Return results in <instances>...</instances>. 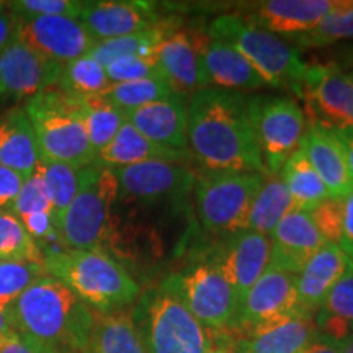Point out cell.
<instances>
[{
	"label": "cell",
	"instance_id": "obj_1",
	"mask_svg": "<svg viewBox=\"0 0 353 353\" xmlns=\"http://www.w3.org/2000/svg\"><path fill=\"white\" fill-rule=\"evenodd\" d=\"M188 148L206 172L267 175L244 94L206 87L187 103Z\"/></svg>",
	"mask_w": 353,
	"mask_h": 353
},
{
	"label": "cell",
	"instance_id": "obj_2",
	"mask_svg": "<svg viewBox=\"0 0 353 353\" xmlns=\"http://www.w3.org/2000/svg\"><path fill=\"white\" fill-rule=\"evenodd\" d=\"M34 353H87L95 311L51 275L30 285L3 312Z\"/></svg>",
	"mask_w": 353,
	"mask_h": 353
},
{
	"label": "cell",
	"instance_id": "obj_3",
	"mask_svg": "<svg viewBox=\"0 0 353 353\" xmlns=\"http://www.w3.org/2000/svg\"><path fill=\"white\" fill-rule=\"evenodd\" d=\"M43 265L97 312L120 311L139 299L138 281L105 250L63 249L44 255Z\"/></svg>",
	"mask_w": 353,
	"mask_h": 353
},
{
	"label": "cell",
	"instance_id": "obj_4",
	"mask_svg": "<svg viewBox=\"0 0 353 353\" xmlns=\"http://www.w3.org/2000/svg\"><path fill=\"white\" fill-rule=\"evenodd\" d=\"M131 314L148 353H205L208 335L183 303L175 273L139 296Z\"/></svg>",
	"mask_w": 353,
	"mask_h": 353
},
{
	"label": "cell",
	"instance_id": "obj_5",
	"mask_svg": "<svg viewBox=\"0 0 353 353\" xmlns=\"http://www.w3.org/2000/svg\"><path fill=\"white\" fill-rule=\"evenodd\" d=\"M25 112L44 161L76 169L95 164L97 154L88 141L79 97L65 94L56 85L26 101Z\"/></svg>",
	"mask_w": 353,
	"mask_h": 353
},
{
	"label": "cell",
	"instance_id": "obj_6",
	"mask_svg": "<svg viewBox=\"0 0 353 353\" xmlns=\"http://www.w3.org/2000/svg\"><path fill=\"white\" fill-rule=\"evenodd\" d=\"M208 37L221 39L237 50L259 74L265 85L303 95V79L307 64L291 46L276 34L260 28L239 15H221L210 25Z\"/></svg>",
	"mask_w": 353,
	"mask_h": 353
},
{
	"label": "cell",
	"instance_id": "obj_7",
	"mask_svg": "<svg viewBox=\"0 0 353 353\" xmlns=\"http://www.w3.org/2000/svg\"><path fill=\"white\" fill-rule=\"evenodd\" d=\"M118 201V182L112 169L85 167L83 182L65 211L59 236L65 249L103 250L113 231V208Z\"/></svg>",
	"mask_w": 353,
	"mask_h": 353
},
{
	"label": "cell",
	"instance_id": "obj_8",
	"mask_svg": "<svg viewBox=\"0 0 353 353\" xmlns=\"http://www.w3.org/2000/svg\"><path fill=\"white\" fill-rule=\"evenodd\" d=\"M263 179L255 172H206L195 179V208L203 228L226 237L245 231Z\"/></svg>",
	"mask_w": 353,
	"mask_h": 353
},
{
	"label": "cell",
	"instance_id": "obj_9",
	"mask_svg": "<svg viewBox=\"0 0 353 353\" xmlns=\"http://www.w3.org/2000/svg\"><path fill=\"white\" fill-rule=\"evenodd\" d=\"M255 139L268 175H278L298 151L307 130L306 114L294 99L255 95L247 99Z\"/></svg>",
	"mask_w": 353,
	"mask_h": 353
},
{
	"label": "cell",
	"instance_id": "obj_10",
	"mask_svg": "<svg viewBox=\"0 0 353 353\" xmlns=\"http://www.w3.org/2000/svg\"><path fill=\"white\" fill-rule=\"evenodd\" d=\"M175 275L183 303L203 327L214 332L232 327L239 301L213 259H203Z\"/></svg>",
	"mask_w": 353,
	"mask_h": 353
},
{
	"label": "cell",
	"instance_id": "obj_11",
	"mask_svg": "<svg viewBox=\"0 0 353 353\" xmlns=\"http://www.w3.org/2000/svg\"><path fill=\"white\" fill-rule=\"evenodd\" d=\"M301 99L309 125L329 131L353 130V83L337 64H307Z\"/></svg>",
	"mask_w": 353,
	"mask_h": 353
},
{
	"label": "cell",
	"instance_id": "obj_12",
	"mask_svg": "<svg viewBox=\"0 0 353 353\" xmlns=\"http://www.w3.org/2000/svg\"><path fill=\"white\" fill-rule=\"evenodd\" d=\"M296 303L298 275L268 265L242 299L229 332L241 337L267 322L296 314Z\"/></svg>",
	"mask_w": 353,
	"mask_h": 353
},
{
	"label": "cell",
	"instance_id": "obj_13",
	"mask_svg": "<svg viewBox=\"0 0 353 353\" xmlns=\"http://www.w3.org/2000/svg\"><path fill=\"white\" fill-rule=\"evenodd\" d=\"M118 198L141 203L179 201L187 198L195 185V174L183 162L149 161L113 169Z\"/></svg>",
	"mask_w": 353,
	"mask_h": 353
},
{
	"label": "cell",
	"instance_id": "obj_14",
	"mask_svg": "<svg viewBox=\"0 0 353 353\" xmlns=\"http://www.w3.org/2000/svg\"><path fill=\"white\" fill-rule=\"evenodd\" d=\"M15 39L63 65L88 54L97 44L85 26L69 17H17Z\"/></svg>",
	"mask_w": 353,
	"mask_h": 353
},
{
	"label": "cell",
	"instance_id": "obj_15",
	"mask_svg": "<svg viewBox=\"0 0 353 353\" xmlns=\"http://www.w3.org/2000/svg\"><path fill=\"white\" fill-rule=\"evenodd\" d=\"M63 68V64L13 39L0 54V99H33L59 83Z\"/></svg>",
	"mask_w": 353,
	"mask_h": 353
},
{
	"label": "cell",
	"instance_id": "obj_16",
	"mask_svg": "<svg viewBox=\"0 0 353 353\" xmlns=\"http://www.w3.org/2000/svg\"><path fill=\"white\" fill-rule=\"evenodd\" d=\"M270 237L254 231H241L228 236V241L213 254L216 265L231 285L239 306L247 291L270 263Z\"/></svg>",
	"mask_w": 353,
	"mask_h": 353
},
{
	"label": "cell",
	"instance_id": "obj_17",
	"mask_svg": "<svg viewBox=\"0 0 353 353\" xmlns=\"http://www.w3.org/2000/svg\"><path fill=\"white\" fill-rule=\"evenodd\" d=\"M77 20L97 43L139 33L162 21L152 3L130 0L83 2Z\"/></svg>",
	"mask_w": 353,
	"mask_h": 353
},
{
	"label": "cell",
	"instance_id": "obj_18",
	"mask_svg": "<svg viewBox=\"0 0 353 353\" xmlns=\"http://www.w3.org/2000/svg\"><path fill=\"white\" fill-rule=\"evenodd\" d=\"M268 237L272 244L268 265L294 275H299L312 255L327 244L322 239L309 213L298 210L286 214Z\"/></svg>",
	"mask_w": 353,
	"mask_h": 353
},
{
	"label": "cell",
	"instance_id": "obj_19",
	"mask_svg": "<svg viewBox=\"0 0 353 353\" xmlns=\"http://www.w3.org/2000/svg\"><path fill=\"white\" fill-rule=\"evenodd\" d=\"M205 39L198 33L172 32L154 52L162 79L183 99L201 88L200 51Z\"/></svg>",
	"mask_w": 353,
	"mask_h": 353
},
{
	"label": "cell",
	"instance_id": "obj_20",
	"mask_svg": "<svg viewBox=\"0 0 353 353\" xmlns=\"http://www.w3.org/2000/svg\"><path fill=\"white\" fill-rule=\"evenodd\" d=\"M350 272L353 260L339 245L325 244L298 275L296 311L314 317L334 286Z\"/></svg>",
	"mask_w": 353,
	"mask_h": 353
},
{
	"label": "cell",
	"instance_id": "obj_21",
	"mask_svg": "<svg viewBox=\"0 0 353 353\" xmlns=\"http://www.w3.org/2000/svg\"><path fill=\"white\" fill-rule=\"evenodd\" d=\"M201 88L252 92L267 87L239 51L221 39L206 37L200 51Z\"/></svg>",
	"mask_w": 353,
	"mask_h": 353
},
{
	"label": "cell",
	"instance_id": "obj_22",
	"mask_svg": "<svg viewBox=\"0 0 353 353\" xmlns=\"http://www.w3.org/2000/svg\"><path fill=\"white\" fill-rule=\"evenodd\" d=\"M125 118L154 144L188 152L187 100L183 97L172 95L165 100L125 112Z\"/></svg>",
	"mask_w": 353,
	"mask_h": 353
},
{
	"label": "cell",
	"instance_id": "obj_23",
	"mask_svg": "<svg viewBox=\"0 0 353 353\" xmlns=\"http://www.w3.org/2000/svg\"><path fill=\"white\" fill-rule=\"evenodd\" d=\"M319 337L312 316L291 314L259 325L236 341L237 353H301Z\"/></svg>",
	"mask_w": 353,
	"mask_h": 353
},
{
	"label": "cell",
	"instance_id": "obj_24",
	"mask_svg": "<svg viewBox=\"0 0 353 353\" xmlns=\"http://www.w3.org/2000/svg\"><path fill=\"white\" fill-rule=\"evenodd\" d=\"M301 149L306 154L309 164L329 190L330 198L343 200L350 195L353 192V176L348 169L345 151L332 131L307 125Z\"/></svg>",
	"mask_w": 353,
	"mask_h": 353
},
{
	"label": "cell",
	"instance_id": "obj_25",
	"mask_svg": "<svg viewBox=\"0 0 353 353\" xmlns=\"http://www.w3.org/2000/svg\"><path fill=\"white\" fill-rule=\"evenodd\" d=\"M332 7L334 0H267L255 3L250 21L276 37L293 39L316 28Z\"/></svg>",
	"mask_w": 353,
	"mask_h": 353
},
{
	"label": "cell",
	"instance_id": "obj_26",
	"mask_svg": "<svg viewBox=\"0 0 353 353\" xmlns=\"http://www.w3.org/2000/svg\"><path fill=\"white\" fill-rule=\"evenodd\" d=\"M39 161L37 136L25 108L17 107L0 114V165L28 179Z\"/></svg>",
	"mask_w": 353,
	"mask_h": 353
},
{
	"label": "cell",
	"instance_id": "obj_27",
	"mask_svg": "<svg viewBox=\"0 0 353 353\" xmlns=\"http://www.w3.org/2000/svg\"><path fill=\"white\" fill-rule=\"evenodd\" d=\"M187 156L188 152H179L154 144L152 141L144 138L131 123L125 121L112 143L97 154L95 164L113 170L149 161L183 162Z\"/></svg>",
	"mask_w": 353,
	"mask_h": 353
},
{
	"label": "cell",
	"instance_id": "obj_28",
	"mask_svg": "<svg viewBox=\"0 0 353 353\" xmlns=\"http://www.w3.org/2000/svg\"><path fill=\"white\" fill-rule=\"evenodd\" d=\"M87 353H148L128 309L97 312Z\"/></svg>",
	"mask_w": 353,
	"mask_h": 353
},
{
	"label": "cell",
	"instance_id": "obj_29",
	"mask_svg": "<svg viewBox=\"0 0 353 353\" xmlns=\"http://www.w3.org/2000/svg\"><path fill=\"white\" fill-rule=\"evenodd\" d=\"M314 322L319 335L335 343L353 334V272L334 286L316 312Z\"/></svg>",
	"mask_w": 353,
	"mask_h": 353
},
{
	"label": "cell",
	"instance_id": "obj_30",
	"mask_svg": "<svg viewBox=\"0 0 353 353\" xmlns=\"http://www.w3.org/2000/svg\"><path fill=\"white\" fill-rule=\"evenodd\" d=\"M281 179H283L286 188H288L294 210L298 211H306V213H309L319 203L330 198L329 190L325 188L321 176L316 174V170L309 164L301 145L285 162L283 169H281Z\"/></svg>",
	"mask_w": 353,
	"mask_h": 353
},
{
	"label": "cell",
	"instance_id": "obj_31",
	"mask_svg": "<svg viewBox=\"0 0 353 353\" xmlns=\"http://www.w3.org/2000/svg\"><path fill=\"white\" fill-rule=\"evenodd\" d=\"M294 210L288 188L278 175H265L263 185L255 196L247 219L245 231L270 236L276 224Z\"/></svg>",
	"mask_w": 353,
	"mask_h": 353
},
{
	"label": "cell",
	"instance_id": "obj_32",
	"mask_svg": "<svg viewBox=\"0 0 353 353\" xmlns=\"http://www.w3.org/2000/svg\"><path fill=\"white\" fill-rule=\"evenodd\" d=\"M172 32H175V23H172L169 20H162L159 25L143 30L139 33L99 41L92 48L88 56L94 57L97 63L103 65V68H107L110 63L120 59V57L154 56L159 44L164 41V38L169 37Z\"/></svg>",
	"mask_w": 353,
	"mask_h": 353
},
{
	"label": "cell",
	"instance_id": "obj_33",
	"mask_svg": "<svg viewBox=\"0 0 353 353\" xmlns=\"http://www.w3.org/2000/svg\"><path fill=\"white\" fill-rule=\"evenodd\" d=\"M81 100L82 120L90 141L92 149L99 154L101 149L112 143L120 128L125 125V113L100 95L79 97Z\"/></svg>",
	"mask_w": 353,
	"mask_h": 353
},
{
	"label": "cell",
	"instance_id": "obj_34",
	"mask_svg": "<svg viewBox=\"0 0 353 353\" xmlns=\"http://www.w3.org/2000/svg\"><path fill=\"white\" fill-rule=\"evenodd\" d=\"M43 172L44 182H46L48 192H50L51 203H52V218L57 232H59L61 224H63L65 211L72 205L74 198L77 196L79 190L83 182V169H76L68 164H61V162H51L41 159L38 164Z\"/></svg>",
	"mask_w": 353,
	"mask_h": 353
},
{
	"label": "cell",
	"instance_id": "obj_35",
	"mask_svg": "<svg viewBox=\"0 0 353 353\" xmlns=\"http://www.w3.org/2000/svg\"><path fill=\"white\" fill-rule=\"evenodd\" d=\"M99 95L125 113L144 107V105L154 103V101L165 100L176 94H174V90L164 79L156 77L134 82L112 83L107 90H103Z\"/></svg>",
	"mask_w": 353,
	"mask_h": 353
},
{
	"label": "cell",
	"instance_id": "obj_36",
	"mask_svg": "<svg viewBox=\"0 0 353 353\" xmlns=\"http://www.w3.org/2000/svg\"><path fill=\"white\" fill-rule=\"evenodd\" d=\"M342 39H353V0H334V7L311 32L291 41L298 48H322Z\"/></svg>",
	"mask_w": 353,
	"mask_h": 353
},
{
	"label": "cell",
	"instance_id": "obj_37",
	"mask_svg": "<svg viewBox=\"0 0 353 353\" xmlns=\"http://www.w3.org/2000/svg\"><path fill=\"white\" fill-rule=\"evenodd\" d=\"M43 252L20 219L0 210V262L43 263Z\"/></svg>",
	"mask_w": 353,
	"mask_h": 353
},
{
	"label": "cell",
	"instance_id": "obj_38",
	"mask_svg": "<svg viewBox=\"0 0 353 353\" xmlns=\"http://www.w3.org/2000/svg\"><path fill=\"white\" fill-rule=\"evenodd\" d=\"M112 85L105 68L88 54L65 64L57 87L74 97L99 95Z\"/></svg>",
	"mask_w": 353,
	"mask_h": 353
},
{
	"label": "cell",
	"instance_id": "obj_39",
	"mask_svg": "<svg viewBox=\"0 0 353 353\" xmlns=\"http://www.w3.org/2000/svg\"><path fill=\"white\" fill-rule=\"evenodd\" d=\"M43 275H48L43 263L0 262V312H6V309Z\"/></svg>",
	"mask_w": 353,
	"mask_h": 353
},
{
	"label": "cell",
	"instance_id": "obj_40",
	"mask_svg": "<svg viewBox=\"0 0 353 353\" xmlns=\"http://www.w3.org/2000/svg\"><path fill=\"white\" fill-rule=\"evenodd\" d=\"M7 211L13 216H17L19 219L34 213L52 214L51 196L39 167H37L33 175L25 179V182L19 192V196L15 198V201L12 203V206Z\"/></svg>",
	"mask_w": 353,
	"mask_h": 353
},
{
	"label": "cell",
	"instance_id": "obj_41",
	"mask_svg": "<svg viewBox=\"0 0 353 353\" xmlns=\"http://www.w3.org/2000/svg\"><path fill=\"white\" fill-rule=\"evenodd\" d=\"M110 83L143 81V79L162 77L154 56H128L110 63L105 68Z\"/></svg>",
	"mask_w": 353,
	"mask_h": 353
},
{
	"label": "cell",
	"instance_id": "obj_42",
	"mask_svg": "<svg viewBox=\"0 0 353 353\" xmlns=\"http://www.w3.org/2000/svg\"><path fill=\"white\" fill-rule=\"evenodd\" d=\"M7 8L15 17H69L79 19L83 2L76 0H17L7 2Z\"/></svg>",
	"mask_w": 353,
	"mask_h": 353
},
{
	"label": "cell",
	"instance_id": "obj_43",
	"mask_svg": "<svg viewBox=\"0 0 353 353\" xmlns=\"http://www.w3.org/2000/svg\"><path fill=\"white\" fill-rule=\"evenodd\" d=\"M312 223L327 244L339 245L342 236L343 223V201L329 198L319 203L314 210L309 211Z\"/></svg>",
	"mask_w": 353,
	"mask_h": 353
},
{
	"label": "cell",
	"instance_id": "obj_44",
	"mask_svg": "<svg viewBox=\"0 0 353 353\" xmlns=\"http://www.w3.org/2000/svg\"><path fill=\"white\" fill-rule=\"evenodd\" d=\"M25 182V176L19 172L7 169L0 165V210H8L15 198L19 196L21 185Z\"/></svg>",
	"mask_w": 353,
	"mask_h": 353
},
{
	"label": "cell",
	"instance_id": "obj_45",
	"mask_svg": "<svg viewBox=\"0 0 353 353\" xmlns=\"http://www.w3.org/2000/svg\"><path fill=\"white\" fill-rule=\"evenodd\" d=\"M343 223L339 247L353 260V192L343 198Z\"/></svg>",
	"mask_w": 353,
	"mask_h": 353
},
{
	"label": "cell",
	"instance_id": "obj_46",
	"mask_svg": "<svg viewBox=\"0 0 353 353\" xmlns=\"http://www.w3.org/2000/svg\"><path fill=\"white\" fill-rule=\"evenodd\" d=\"M15 28L17 17L8 8L0 10V54L15 39Z\"/></svg>",
	"mask_w": 353,
	"mask_h": 353
},
{
	"label": "cell",
	"instance_id": "obj_47",
	"mask_svg": "<svg viewBox=\"0 0 353 353\" xmlns=\"http://www.w3.org/2000/svg\"><path fill=\"white\" fill-rule=\"evenodd\" d=\"M205 353H237L236 342L232 341V334H218L214 337L208 335Z\"/></svg>",
	"mask_w": 353,
	"mask_h": 353
},
{
	"label": "cell",
	"instance_id": "obj_48",
	"mask_svg": "<svg viewBox=\"0 0 353 353\" xmlns=\"http://www.w3.org/2000/svg\"><path fill=\"white\" fill-rule=\"evenodd\" d=\"M0 353H34L15 332L0 337Z\"/></svg>",
	"mask_w": 353,
	"mask_h": 353
},
{
	"label": "cell",
	"instance_id": "obj_49",
	"mask_svg": "<svg viewBox=\"0 0 353 353\" xmlns=\"http://www.w3.org/2000/svg\"><path fill=\"white\" fill-rule=\"evenodd\" d=\"M301 353H341V350H339L337 343L319 335Z\"/></svg>",
	"mask_w": 353,
	"mask_h": 353
},
{
	"label": "cell",
	"instance_id": "obj_50",
	"mask_svg": "<svg viewBox=\"0 0 353 353\" xmlns=\"http://www.w3.org/2000/svg\"><path fill=\"white\" fill-rule=\"evenodd\" d=\"M337 139L341 141L343 151H345L347 156V162H348V169L352 172L353 176V130H343V131H332Z\"/></svg>",
	"mask_w": 353,
	"mask_h": 353
},
{
	"label": "cell",
	"instance_id": "obj_51",
	"mask_svg": "<svg viewBox=\"0 0 353 353\" xmlns=\"http://www.w3.org/2000/svg\"><path fill=\"white\" fill-rule=\"evenodd\" d=\"M337 345H339V350H341V353H353V334L348 335L345 341L337 343Z\"/></svg>",
	"mask_w": 353,
	"mask_h": 353
},
{
	"label": "cell",
	"instance_id": "obj_52",
	"mask_svg": "<svg viewBox=\"0 0 353 353\" xmlns=\"http://www.w3.org/2000/svg\"><path fill=\"white\" fill-rule=\"evenodd\" d=\"M8 332H12L10 324H8L6 314H3V312H0V337H2V335H7Z\"/></svg>",
	"mask_w": 353,
	"mask_h": 353
},
{
	"label": "cell",
	"instance_id": "obj_53",
	"mask_svg": "<svg viewBox=\"0 0 353 353\" xmlns=\"http://www.w3.org/2000/svg\"><path fill=\"white\" fill-rule=\"evenodd\" d=\"M345 74H347V77L350 79V82L353 83V69H352V70H348V72H345Z\"/></svg>",
	"mask_w": 353,
	"mask_h": 353
},
{
	"label": "cell",
	"instance_id": "obj_54",
	"mask_svg": "<svg viewBox=\"0 0 353 353\" xmlns=\"http://www.w3.org/2000/svg\"><path fill=\"white\" fill-rule=\"evenodd\" d=\"M348 59H350L353 63V46L350 48V50H348Z\"/></svg>",
	"mask_w": 353,
	"mask_h": 353
},
{
	"label": "cell",
	"instance_id": "obj_55",
	"mask_svg": "<svg viewBox=\"0 0 353 353\" xmlns=\"http://www.w3.org/2000/svg\"><path fill=\"white\" fill-rule=\"evenodd\" d=\"M7 2H0V10H3V8H7Z\"/></svg>",
	"mask_w": 353,
	"mask_h": 353
}]
</instances>
